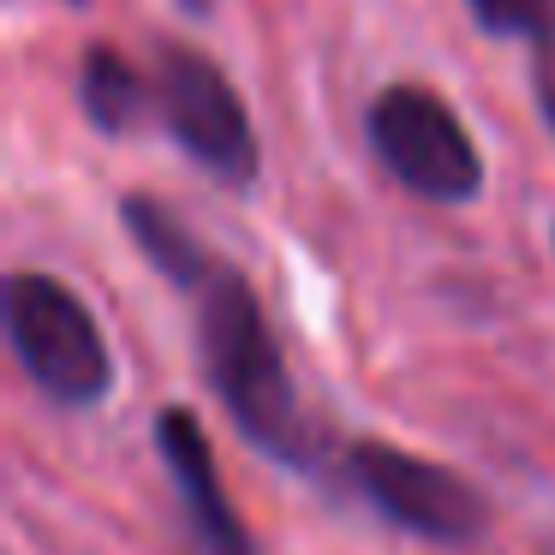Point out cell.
<instances>
[{
    "instance_id": "obj_1",
    "label": "cell",
    "mask_w": 555,
    "mask_h": 555,
    "mask_svg": "<svg viewBox=\"0 0 555 555\" xmlns=\"http://www.w3.org/2000/svg\"><path fill=\"white\" fill-rule=\"evenodd\" d=\"M197 347H204L209 388L221 395L233 430L257 454L281 460V466H305L317 448L311 418H305L287 359H281L275 335H269L263 305L233 269H216L209 287L197 293Z\"/></svg>"
},
{
    "instance_id": "obj_2",
    "label": "cell",
    "mask_w": 555,
    "mask_h": 555,
    "mask_svg": "<svg viewBox=\"0 0 555 555\" xmlns=\"http://www.w3.org/2000/svg\"><path fill=\"white\" fill-rule=\"evenodd\" d=\"M7 335L25 376L61 406H96L114 388V352L66 281L18 269L7 281Z\"/></svg>"
},
{
    "instance_id": "obj_3",
    "label": "cell",
    "mask_w": 555,
    "mask_h": 555,
    "mask_svg": "<svg viewBox=\"0 0 555 555\" xmlns=\"http://www.w3.org/2000/svg\"><path fill=\"white\" fill-rule=\"evenodd\" d=\"M376 162L388 168V180L406 185L424 204H466L483 185V156L472 144V132L460 126V114L448 108L436 90L424 85H388L364 114Z\"/></svg>"
},
{
    "instance_id": "obj_4",
    "label": "cell",
    "mask_w": 555,
    "mask_h": 555,
    "mask_svg": "<svg viewBox=\"0 0 555 555\" xmlns=\"http://www.w3.org/2000/svg\"><path fill=\"white\" fill-rule=\"evenodd\" d=\"M156 108L168 120L173 144L197 162L204 173H216L221 185H251L257 180V132L245 114L240 90L228 85L209 54L197 49H162L156 73Z\"/></svg>"
},
{
    "instance_id": "obj_5",
    "label": "cell",
    "mask_w": 555,
    "mask_h": 555,
    "mask_svg": "<svg viewBox=\"0 0 555 555\" xmlns=\"http://www.w3.org/2000/svg\"><path fill=\"white\" fill-rule=\"evenodd\" d=\"M347 478L388 526L418 531L430 543H472L483 531V495L460 472L418 460L395 442H352Z\"/></svg>"
},
{
    "instance_id": "obj_6",
    "label": "cell",
    "mask_w": 555,
    "mask_h": 555,
    "mask_svg": "<svg viewBox=\"0 0 555 555\" xmlns=\"http://www.w3.org/2000/svg\"><path fill=\"white\" fill-rule=\"evenodd\" d=\"M156 448L173 472V490L185 502V519H192V538L204 543L209 555H251V531H245L240 507L228 502L216 472V448H209L197 412L185 406H162L156 418Z\"/></svg>"
},
{
    "instance_id": "obj_7",
    "label": "cell",
    "mask_w": 555,
    "mask_h": 555,
    "mask_svg": "<svg viewBox=\"0 0 555 555\" xmlns=\"http://www.w3.org/2000/svg\"><path fill=\"white\" fill-rule=\"evenodd\" d=\"M120 221H126V233H132V245L173 281V287H185V293H204V287H209L216 263H209V251L197 245V233L185 228V221L173 216L168 204L132 192V197L120 204Z\"/></svg>"
},
{
    "instance_id": "obj_8",
    "label": "cell",
    "mask_w": 555,
    "mask_h": 555,
    "mask_svg": "<svg viewBox=\"0 0 555 555\" xmlns=\"http://www.w3.org/2000/svg\"><path fill=\"white\" fill-rule=\"evenodd\" d=\"M78 102H85V120L96 126V132L120 138V132H132V126L144 120L150 90H144L138 66L126 61L120 49L96 42V49L85 54V66H78Z\"/></svg>"
},
{
    "instance_id": "obj_9",
    "label": "cell",
    "mask_w": 555,
    "mask_h": 555,
    "mask_svg": "<svg viewBox=\"0 0 555 555\" xmlns=\"http://www.w3.org/2000/svg\"><path fill=\"white\" fill-rule=\"evenodd\" d=\"M472 18H478L490 37H514L538 54V96H543V114L555 120V78H550V61H555V0H466Z\"/></svg>"
},
{
    "instance_id": "obj_10",
    "label": "cell",
    "mask_w": 555,
    "mask_h": 555,
    "mask_svg": "<svg viewBox=\"0 0 555 555\" xmlns=\"http://www.w3.org/2000/svg\"><path fill=\"white\" fill-rule=\"evenodd\" d=\"M185 13H209V0H180Z\"/></svg>"
},
{
    "instance_id": "obj_11",
    "label": "cell",
    "mask_w": 555,
    "mask_h": 555,
    "mask_svg": "<svg viewBox=\"0 0 555 555\" xmlns=\"http://www.w3.org/2000/svg\"><path fill=\"white\" fill-rule=\"evenodd\" d=\"M66 7H85V0H66Z\"/></svg>"
}]
</instances>
